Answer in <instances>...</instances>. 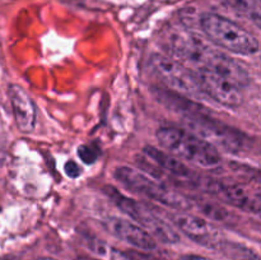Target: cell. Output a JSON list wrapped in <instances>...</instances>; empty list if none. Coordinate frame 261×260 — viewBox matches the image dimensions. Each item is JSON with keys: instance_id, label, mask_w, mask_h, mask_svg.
Instances as JSON below:
<instances>
[{"instance_id": "obj_15", "label": "cell", "mask_w": 261, "mask_h": 260, "mask_svg": "<svg viewBox=\"0 0 261 260\" xmlns=\"http://www.w3.org/2000/svg\"><path fill=\"white\" fill-rule=\"evenodd\" d=\"M236 12L261 30V0H228Z\"/></svg>"}, {"instance_id": "obj_14", "label": "cell", "mask_w": 261, "mask_h": 260, "mask_svg": "<svg viewBox=\"0 0 261 260\" xmlns=\"http://www.w3.org/2000/svg\"><path fill=\"white\" fill-rule=\"evenodd\" d=\"M217 251L223 254L231 260H261V257L250 247L236 241H229L226 237H222L216 247Z\"/></svg>"}, {"instance_id": "obj_21", "label": "cell", "mask_w": 261, "mask_h": 260, "mask_svg": "<svg viewBox=\"0 0 261 260\" xmlns=\"http://www.w3.org/2000/svg\"><path fill=\"white\" fill-rule=\"evenodd\" d=\"M75 260H98V259H96V257H89V256H79L76 257Z\"/></svg>"}, {"instance_id": "obj_3", "label": "cell", "mask_w": 261, "mask_h": 260, "mask_svg": "<svg viewBox=\"0 0 261 260\" xmlns=\"http://www.w3.org/2000/svg\"><path fill=\"white\" fill-rule=\"evenodd\" d=\"M199 23L204 35L218 47L245 56L259 51V41L255 36L228 18L216 13H204Z\"/></svg>"}, {"instance_id": "obj_6", "label": "cell", "mask_w": 261, "mask_h": 260, "mask_svg": "<svg viewBox=\"0 0 261 260\" xmlns=\"http://www.w3.org/2000/svg\"><path fill=\"white\" fill-rule=\"evenodd\" d=\"M201 110L203 109L195 106L182 115L191 127V132L196 133L212 144H218L231 152H239L249 145V138L244 133L218 121Z\"/></svg>"}, {"instance_id": "obj_19", "label": "cell", "mask_w": 261, "mask_h": 260, "mask_svg": "<svg viewBox=\"0 0 261 260\" xmlns=\"http://www.w3.org/2000/svg\"><path fill=\"white\" fill-rule=\"evenodd\" d=\"M127 255H129L132 260H158L153 255L142 251H127Z\"/></svg>"}, {"instance_id": "obj_20", "label": "cell", "mask_w": 261, "mask_h": 260, "mask_svg": "<svg viewBox=\"0 0 261 260\" xmlns=\"http://www.w3.org/2000/svg\"><path fill=\"white\" fill-rule=\"evenodd\" d=\"M178 260H212L206 256H201V255L196 254H186L182 255V256L178 257Z\"/></svg>"}, {"instance_id": "obj_17", "label": "cell", "mask_w": 261, "mask_h": 260, "mask_svg": "<svg viewBox=\"0 0 261 260\" xmlns=\"http://www.w3.org/2000/svg\"><path fill=\"white\" fill-rule=\"evenodd\" d=\"M78 155L86 165H91L99 157V149L93 144H83L78 148Z\"/></svg>"}, {"instance_id": "obj_4", "label": "cell", "mask_w": 261, "mask_h": 260, "mask_svg": "<svg viewBox=\"0 0 261 260\" xmlns=\"http://www.w3.org/2000/svg\"><path fill=\"white\" fill-rule=\"evenodd\" d=\"M103 193L114 201L115 205L124 212L127 217L137 222L142 226L149 235H152L155 241L163 242V244H177L180 241V235L168 224L165 219L161 218L155 213H153L147 205L129 198L120 193L119 189L112 185H106L103 188Z\"/></svg>"}, {"instance_id": "obj_11", "label": "cell", "mask_w": 261, "mask_h": 260, "mask_svg": "<svg viewBox=\"0 0 261 260\" xmlns=\"http://www.w3.org/2000/svg\"><path fill=\"white\" fill-rule=\"evenodd\" d=\"M103 228L116 237L142 251H152L157 247V241L142 226L120 217H107L101 221Z\"/></svg>"}, {"instance_id": "obj_16", "label": "cell", "mask_w": 261, "mask_h": 260, "mask_svg": "<svg viewBox=\"0 0 261 260\" xmlns=\"http://www.w3.org/2000/svg\"><path fill=\"white\" fill-rule=\"evenodd\" d=\"M190 201L191 206H196L203 216L208 217V218L211 219H214V221H226L229 217L228 211H227L224 206L219 205L218 203H214V201L199 198L190 199Z\"/></svg>"}, {"instance_id": "obj_22", "label": "cell", "mask_w": 261, "mask_h": 260, "mask_svg": "<svg viewBox=\"0 0 261 260\" xmlns=\"http://www.w3.org/2000/svg\"><path fill=\"white\" fill-rule=\"evenodd\" d=\"M36 260H58V259H54V257H47V256H43V257H38Z\"/></svg>"}, {"instance_id": "obj_7", "label": "cell", "mask_w": 261, "mask_h": 260, "mask_svg": "<svg viewBox=\"0 0 261 260\" xmlns=\"http://www.w3.org/2000/svg\"><path fill=\"white\" fill-rule=\"evenodd\" d=\"M150 65L171 91L189 97H198L203 94L194 71L172 56L160 54L153 55L150 59Z\"/></svg>"}, {"instance_id": "obj_1", "label": "cell", "mask_w": 261, "mask_h": 260, "mask_svg": "<svg viewBox=\"0 0 261 260\" xmlns=\"http://www.w3.org/2000/svg\"><path fill=\"white\" fill-rule=\"evenodd\" d=\"M172 58L182 63L191 70L205 68L228 79L239 88L250 83V74L246 69L223 51L208 45L195 33H180L171 38Z\"/></svg>"}, {"instance_id": "obj_23", "label": "cell", "mask_w": 261, "mask_h": 260, "mask_svg": "<svg viewBox=\"0 0 261 260\" xmlns=\"http://www.w3.org/2000/svg\"><path fill=\"white\" fill-rule=\"evenodd\" d=\"M257 195V199H259V201H260V204H261V194H256Z\"/></svg>"}, {"instance_id": "obj_10", "label": "cell", "mask_w": 261, "mask_h": 260, "mask_svg": "<svg viewBox=\"0 0 261 260\" xmlns=\"http://www.w3.org/2000/svg\"><path fill=\"white\" fill-rule=\"evenodd\" d=\"M204 188L219 200L234 208L241 209L247 213H260L261 212V204L257 195L251 194L239 184L224 183V181L209 178L204 183Z\"/></svg>"}, {"instance_id": "obj_13", "label": "cell", "mask_w": 261, "mask_h": 260, "mask_svg": "<svg viewBox=\"0 0 261 260\" xmlns=\"http://www.w3.org/2000/svg\"><path fill=\"white\" fill-rule=\"evenodd\" d=\"M15 124L19 132L31 133L36 126L37 111L30 94L18 84H10L8 89Z\"/></svg>"}, {"instance_id": "obj_12", "label": "cell", "mask_w": 261, "mask_h": 260, "mask_svg": "<svg viewBox=\"0 0 261 260\" xmlns=\"http://www.w3.org/2000/svg\"><path fill=\"white\" fill-rule=\"evenodd\" d=\"M172 221L175 226L184 235L195 241L196 244H200L208 249L216 250L218 242L222 240L221 233L218 229L214 228L211 223L199 216L188 213H178L172 217Z\"/></svg>"}, {"instance_id": "obj_8", "label": "cell", "mask_w": 261, "mask_h": 260, "mask_svg": "<svg viewBox=\"0 0 261 260\" xmlns=\"http://www.w3.org/2000/svg\"><path fill=\"white\" fill-rule=\"evenodd\" d=\"M193 71L204 96L229 109H236L242 103L241 88L231 83L228 79L205 68H199Z\"/></svg>"}, {"instance_id": "obj_9", "label": "cell", "mask_w": 261, "mask_h": 260, "mask_svg": "<svg viewBox=\"0 0 261 260\" xmlns=\"http://www.w3.org/2000/svg\"><path fill=\"white\" fill-rule=\"evenodd\" d=\"M143 153L154 165V170L162 171L163 175L170 176L171 178L184 185L189 184V185L198 186L201 184L199 176L188 165H185L180 158L168 153L167 150L147 145L143 149Z\"/></svg>"}, {"instance_id": "obj_18", "label": "cell", "mask_w": 261, "mask_h": 260, "mask_svg": "<svg viewBox=\"0 0 261 260\" xmlns=\"http://www.w3.org/2000/svg\"><path fill=\"white\" fill-rule=\"evenodd\" d=\"M64 170H65L66 175L71 178H76L82 173L81 166H79L76 162H74V161H68V162L65 163Z\"/></svg>"}, {"instance_id": "obj_5", "label": "cell", "mask_w": 261, "mask_h": 260, "mask_svg": "<svg viewBox=\"0 0 261 260\" xmlns=\"http://www.w3.org/2000/svg\"><path fill=\"white\" fill-rule=\"evenodd\" d=\"M114 176L120 184H122L129 190L140 194L149 200L157 201L167 208L177 209V211L191 208L190 198H186L180 193L171 190L165 184L158 183L157 180L140 172L137 168L129 167V166H119L115 170Z\"/></svg>"}, {"instance_id": "obj_2", "label": "cell", "mask_w": 261, "mask_h": 260, "mask_svg": "<svg viewBox=\"0 0 261 260\" xmlns=\"http://www.w3.org/2000/svg\"><path fill=\"white\" fill-rule=\"evenodd\" d=\"M158 143L163 149L193 165L203 168H216L222 163L217 147L191 130L176 126H163L157 130Z\"/></svg>"}]
</instances>
